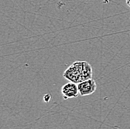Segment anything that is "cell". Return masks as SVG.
<instances>
[{
    "label": "cell",
    "instance_id": "4",
    "mask_svg": "<svg viewBox=\"0 0 130 129\" xmlns=\"http://www.w3.org/2000/svg\"><path fill=\"white\" fill-rule=\"evenodd\" d=\"M61 94L64 99L77 97L79 94L78 84L70 82L66 83L61 88Z\"/></svg>",
    "mask_w": 130,
    "mask_h": 129
},
{
    "label": "cell",
    "instance_id": "2",
    "mask_svg": "<svg viewBox=\"0 0 130 129\" xmlns=\"http://www.w3.org/2000/svg\"><path fill=\"white\" fill-rule=\"evenodd\" d=\"M63 76L66 80H69L70 82H74L75 84H78L81 82L80 71H79L78 68L73 63L66 69V71L64 72Z\"/></svg>",
    "mask_w": 130,
    "mask_h": 129
},
{
    "label": "cell",
    "instance_id": "6",
    "mask_svg": "<svg viewBox=\"0 0 130 129\" xmlns=\"http://www.w3.org/2000/svg\"><path fill=\"white\" fill-rule=\"evenodd\" d=\"M126 2L127 5L130 8V0H126Z\"/></svg>",
    "mask_w": 130,
    "mask_h": 129
},
{
    "label": "cell",
    "instance_id": "3",
    "mask_svg": "<svg viewBox=\"0 0 130 129\" xmlns=\"http://www.w3.org/2000/svg\"><path fill=\"white\" fill-rule=\"evenodd\" d=\"M73 64L76 65L81 73V82L92 79V68L91 64L87 61H75Z\"/></svg>",
    "mask_w": 130,
    "mask_h": 129
},
{
    "label": "cell",
    "instance_id": "5",
    "mask_svg": "<svg viewBox=\"0 0 130 129\" xmlns=\"http://www.w3.org/2000/svg\"><path fill=\"white\" fill-rule=\"evenodd\" d=\"M51 99V95L50 94H46L44 96V101L45 102H49Z\"/></svg>",
    "mask_w": 130,
    "mask_h": 129
},
{
    "label": "cell",
    "instance_id": "1",
    "mask_svg": "<svg viewBox=\"0 0 130 129\" xmlns=\"http://www.w3.org/2000/svg\"><path fill=\"white\" fill-rule=\"evenodd\" d=\"M78 88L79 91V94L82 97H84L93 94L96 90L97 85L95 81L92 78L87 80L82 81L80 83H78Z\"/></svg>",
    "mask_w": 130,
    "mask_h": 129
}]
</instances>
